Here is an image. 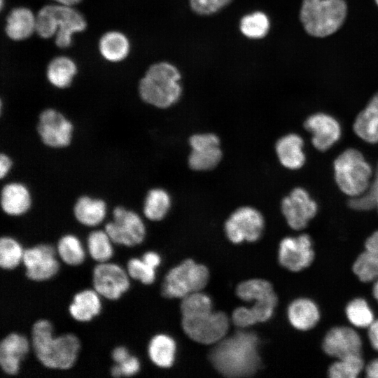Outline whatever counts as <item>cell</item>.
I'll return each mask as SVG.
<instances>
[{"label": "cell", "mask_w": 378, "mask_h": 378, "mask_svg": "<svg viewBox=\"0 0 378 378\" xmlns=\"http://www.w3.org/2000/svg\"><path fill=\"white\" fill-rule=\"evenodd\" d=\"M109 372L111 376L114 378H120L122 377L120 366L115 363H113V365L111 367Z\"/></svg>", "instance_id": "51"}, {"label": "cell", "mask_w": 378, "mask_h": 378, "mask_svg": "<svg viewBox=\"0 0 378 378\" xmlns=\"http://www.w3.org/2000/svg\"><path fill=\"white\" fill-rule=\"evenodd\" d=\"M232 0H190L192 10L199 15H210L220 10Z\"/></svg>", "instance_id": "42"}, {"label": "cell", "mask_w": 378, "mask_h": 378, "mask_svg": "<svg viewBox=\"0 0 378 378\" xmlns=\"http://www.w3.org/2000/svg\"><path fill=\"white\" fill-rule=\"evenodd\" d=\"M262 215L251 206H242L235 210L225 223V232L234 244L244 241H255L260 239L264 229Z\"/></svg>", "instance_id": "12"}, {"label": "cell", "mask_w": 378, "mask_h": 378, "mask_svg": "<svg viewBox=\"0 0 378 378\" xmlns=\"http://www.w3.org/2000/svg\"><path fill=\"white\" fill-rule=\"evenodd\" d=\"M211 298L200 291L192 293L182 298L181 312L183 317L193 316L212 311Z\"/></svg>", "instance_id": "39"}, {"label": "cell", "mask_w": 378, "mask_h": 378, "mask_svg": "<svg viewBox=\"0 0 378 378\" xmlns=\"http://www.w3.org/2000/svg\"><path fill=\"white\" fill-rule=\"evenodd\" d=\"M182 328L192 340L204 344H216L224 338L229 328V318L223 312H209L182 318Z\"/></svg>", "instance_id": "11"}, {"label": "cell", "mask_w": 378, "mask_h": 378, "mask_svg": "<svg viewBox=\"0 0 378 378\" xmlns=\"http://www.w3.org/2000/svg\"><path fill=\"white\" fill-rule=\"evenodd\" d=\"M192 150L188 157L189 167L195 171L214 169L222 158L220 140L213 133L195 134L190 137Z\"/></svg>", "instance_id": "16"}, {"label": "cell", "mask_w": 378, "mask_h": 378, "mask_svg": "<svg viewBox=\"0 0 378 378\" xmlns=\"http://www.w3.org/2000/svg\"><path fill=\"white\" fill-rule=\"evenodd\" d=\"M290 324L297 330L306 332L314 328L321 319V310L317 303L307 297L293 300L287 309Z\"/></svg>", "instance_id": "23"}, {"label": "cell", "mask_w": 378, "mask_h": 378, "mask_svg": "<svg viewBox=\"0 0 378 378\" xmlns=\"http://www.w3.org/2000/svg\"><path fill=\"white\" fill-rule=\"evenodd\" d=\"M363 196L372 207L374 205L378 206V173L372 187L370 188L369 191L364 193Z\"/></svg>", "instance_id": "48"}, {"label": "cell", "mask_w": 378, "mask_h": 378, "mask_svg": "<svg viewBox=\"0 0 378 378\" xmlns=\"http://www.w3.org/2000/svg\"><path fill=\"white\" fill-rule=\"evenodd\" d=\"M131 354L129 349L123 345L115 346L111 352V358L114 363L120 364L127 360Z\"/></svg>", "instance_id": "45"}, {"label": "cell", "mask_w": 378, "mask_h": 378, "mask_svg": "<svg viewBox=\"0 0 378 378\" xmlns=\"http://www.w3.org/2000/svg\"><path fill=\"white\" fill-rule=\"evenodd\" d=\"M104 229L115 245L132 248L140 245L146 234V225L141 216L122 205L112 211V220L106 223Z\"/></svg>", "instance_id": "7"}, {"label": "cell", "mask_w": 378, "mask_h": 378, "mask_svg": "<svg viewBox=\"0 0 378 378\" xmlns=\"http://www.w3.org/2000/svg\"><path fill=\"white\" fill-rule=\"evenodd\" d=\"M125 269L131 279L139 281L144 285H150L155 280V269L147 265L141 258L133 257L128 259Z\"/></svg>", "instance_id": "40"}, {"label": "cell", "mask_w": 378, "mask_h": 378, "mask_svg": "<svg viewBox=\"0 0 378 378\" xmlns=\"http://www.w3.org/2000/svg\"><path fill=\"white\" fill-rule=\"evenodd\" d=\"M13 167V161L11 157L6 153L0 154V178H5L11 172Z\"/></svg>", "instance_id": "46"}, {"label": "cell", "mask_w": 378, "mask_h": 378, "mask_svg": "<svg viewBox=\"0 0 378 378\" xmlns=\"http://www.w3.org/2000/svg\"><path fill=\"white\" fill-rule=\"evenodd\" d=\"M56 34L55 41L61 48L69 47L74 34L81 32L87 24L83 15L72 6L61 4L53 5Z\"/></svg>", "instance_id": "19"}, {"label": "cell", "mask_w": 378, "mask_h": 378, "mask_svg": "<svg viewBox=\"0 0 378 378\" xmlns=\"http://www.w3.org/2000/svg\"><path fill=\"white\" fill-rule=\"evenodd\" d=\"M36 32L43 38H49L56 34L52 5L41 8L36 15Z\"/></svg>", "instance_id": "41"}, {"label": "cell", "mask_w": 378, "mask_h": 378, "mask_svg": "<svg viewBox=\"0 0 378 378\" xmlns=\"http://www.w3.org/2000/svg\"><path fill=\"white\" fill-rule=\"evenodd\" d=\"M237 296L246 302L278 301L272 284L265 279H253L240 283L236 289Z\"/></svg>", "instance_id": "33"}, {"label": "cell", "mask_w": 378, "mask_h": 378, "mask_svg": "<svg viewBox=\"0 0 378 378\" xmlns=\"http://www.w3.org/2000/svg\"><path fill=\"white\" fill-rule=\"evenodd\" d=\"M108 213L106 202L100 197L82 195L75 201L73 216L81 225L97 227L106 219Z\"/></svg>", "instance_id": "22"}, {"label": "cell", "mask_w": 378, "mask_h": 378, "mask_svg": "<svg viewBox=\"0 0 378 378\" xmlns=\"http://www.w3.org/2000/svg\"><path fill=\"white\" fill-rule=\"evenodd\" d=\"M114 244L103 229L91 230L86 237V250L97 263L110 261L114 255Z\"/></svg>", "instance_id": "32"}, {"label": "cell", "mask_w": 378, "mask_h": 378, "mask_svg": "<svg viewBox=\"0 0 378 378\" xmlns=\"http://www.w3.org/2000/svg\"><path fill=\"white\" fill-rule=\"evenodd\" d=\"M24 248L15 237L4 235L0 237V267L11 271L22 264Z\"/></svg>", "instance_id": "37"}, {"label": "cell", "mask_w": 378, "mask_h": 378, "mask_svg": "<svg viewBox=\"0 0 378 378\" xmlns=\"http://www.w3.org/2000/svg\"><path fill=\"white\" fill-rule=\"evenodd\" d=\"M372 295L374 299L378 303V279L372 282Z\"/></svg>", "instance_id": "52"}, {"label": "cell", "mask_w": 378, "mask_h": 378, "mask_svg": "<svg viewBox=\"0 0 378 378\" xmlns=\"http://www.w3.org/2000/svg\"><path fill=\"white\" fill-rule=\"evenodd\" d=\"M5 29L11 40H24L36 32V15L28 8H15L7 16Z\"/></svg>", "instance_id": "26"}, {"label": "cell", "mask_w": 378, "mask_h": 378, "mask_svg": "<svg viewBox=\"0 0 378 378\" xmlns=\"http://www.w3.org/2000/svg\"><path fill=\"white\" fill-rule=\"evenodd\" d=\"M77 73L76 63L71 58L59 56L53 58L46 69V77L50 84L58 89L70 86Z\"/></svg>", "instance_id": "31"}, {"label": "cell", "mask_w": 378, "mask_h": 378, "mask_svg": "<svg viewBox=\"0 0 378 378\" xmlns=\"http://www.w3.org/2000/svg\"><path fill=\"white\" fill-rule=\"evenodd\" d=\"M232 320L233 323L239 328H246L257 323L251 309L245 307L235 309L232 315Z\"/></svg>", "instance_id": "43"}, {"label": "cell", "mask_w": 378, "mask_h": 378, "mask_svg": "<svg viewBox=\"0 0 378 378\" xmlns=\"http://www.w3.org/2000/svg\"><path fill=\"white\" fill-rule=\"evenodd\" d=\"M209 276L204 265L186 260L167 272L162 285V295L167 298H183L201 291L207 284Z\"/></svg>", "instance_id": "6"}, {"label": "cell", "mask_w": 378, "mask_h": 378, "mask_svg": "<svg viewBox=\"0 0 378 378\" xmlns=\"http://www.w3.org/2000/svg\"><path fill=\"white\" fill-rule=\"evenodd\" d=\"M364 372L368 378H378V357L366 363Z\"/></svg>", "instance_id": "50"}, {"label": "cell", "mask_w": 378, "mask_h": 378, "mask_svg": "<svg viewBox=\"0 0 378 378\" xmlns=\"http://www.w3.org/2000/svg\"><path fill=\"white\" fill-rule=\"evenodd\" d=\"M33 197L29 188L21 181L6 183L0 192L1 211L7 216L20 217L31 209Z\"/></svg>", "instance_id": "20"}, {"label": "cell", "mask_w": 378, "mask_h": 378, "mask_svg": "<svg viewBox=\"0 0 378 378\" xmlns=\"http://www.w3.org/2000/svg\"><path fill=\"white\" fill-rule=\"evenodd\" d=\"M344 314L349 324L356 329H367L376 318L368 302L361 297L349 301Z\"/></svg>", "instance_id": "35"}, {"label": "cell", "mask_w": 378, "mask_h": 378, "mask_svg": "<svg viewBox=\"0 0 378 378\" xmlns=\"http://www.w3.org/2000/svg\"><path fill=\"white\" fill-rule=\"evenodd\" d=\"M333 167L336 183L344 194L356 197L370 188L372 167L359 150H345L335 160Z\"/></svg>", "instance_id": "5"}, {"label": "cell", "mask_w": 378, "mask_h": 378, "mask_svg": "<svg viewBox=\"0 0 378 378\" xmlns=\"http://www.w3.org/2000/svg\"><path fill=\"white\" fill-rule=\"evenodd\" d=\"M181 74L168 62L150 66L139 84V94L146 104L159 108H168L179 99L182 88Z\"/></svg>", "instance_id": "3"}, {"label": "cell", "mask_w": 378, "mask_h": 378, "mask_svg": "<svg viewBox=\"0 0 378 378\" xmlns=\"http://www.w3.org/2000/svg\"><path fill=\"white\" fill-rule=\"evenodd\" d=\"M171 206L169 193L161 188L149 190L144 198L143 214L151 221H160L167 214Z\"/></svg>", "instance_id": "34"}, {"label": "cell", "mask_w": 378, "mask_h": 378, "mask_svg": "<svg viewBox=\"0 0 378 378\" xmlns=\"http://www.w3.org/2000/svg\"><path fill=\"white\" fill-rule=\"evenodd\" d=\"M304 128L312 134L314 146L325 151L335 144L341 136V127L332 116L317 113L309 116L304 122Z\"/></svg>", "instance_id": "18"}, {"label": "cell", "mask_w": 378, "mask_h": 378, "mask_svg": "<svg viewBox=\"0 0 378 378\" xmlns=\"http://www.w3.org/2000/svg\"><path fill=\"white\" fill-rule=\"evenodd\" d=\"M303 140L297 134H288L276 143L275 150L281 164L289 169H298L305 162Z\"/></svg>", "instance_id": "25"}, {"label": "cell", "mask_w": 378, "mask_h": 378, "mask_svg": "<svg viewBox=\"0 0 378 378\" xmlns=\"http://www.w3.org/2000/svg\"><path fill=\"white\" fill-rule=\"evenodd\" d=\"M352 272L363 283H372L378 279V230L364 242V249L354 260Z\"/></svg>", "instance_id": "21"}, {"label": "cell", "mask_w": 378, "mask_h": 378, "mask_svg": "<svg viewBox=\"0 0 378 378\" xmlns=\"http://www.w3.org/2000/svg\"><path fill=\"white\" fill-rule=\"evenodd\" d=\"M55 248L59 260L71 267L81 265L88 253L80 238L74 233L62 234L58 239Z\"/></svg>", "instance_id": "28"}, {"label": "cell", "mask_w": 378, "mask_h": 378, "mask_svg": "<svg viewBox=\"0 0 378 378\" xmlns=\"http://www.w3.org/2000/svg\"><path fill=\"white\" fill-rule=\"evenodd\" d=\"M375 1H376L377 4L378 5V0H375Z\"/></svg>", "instance_id": "54"}, {"label": "cell", "mask_w": 378, "mask_h": 378, "mask_svg": "<svg viewBox=\"0 0 378 378\" xmlns=\"http://www.w3.org/2000/svg\"><path fill=\"white\" fill-rule=\"evenodd\" d=\"M57 3L58 4L73 6L74 5L80 2V0H52Z\"/></svg>", "instance_id": "53"}, {"label": "cell", "mask_w": 378, "mask_h": 378, "mask_svg": "<svg viewBox=\"0 0 378 378\" xmlns=\"http://www.w3.org/2000/svg\"><path fill=\"white\" fill-rule=\"evenodd\" d=\"M122 371V377H131L137 374L141 370V362L134 355L131 356L120 364H118Z\"/></svg>", "instance_id": "44"}, {"label": "cell", "mask_w": 378, "mask_h": 378, "mask_svg": "<svg viewBox=\"0 0 378 378\" xmlns=\"http://www.w3.org/2000/svg\"><path fill=\"white\" fill-rule=\"evenodd\" d=\"M365 362L363 354H354L335 359L327 369L330 378H356L364 372Z\"/></svg>", "instance_id": "36"}, {"label": "cell", "mask_w": 378, "mask_h": 378, "mask_svg": "<svg viewBox=\"0 0 378 378\" xmlns=\"http://www.w3.org/2000/svg\"><path fill=\"white\" fill-rule=\"evenodd\" d=\"M270 29V20L262 12H255L243 17L240 21V30L248 38L264 37Z\"/></svg>", "instance_id": "38"}, {"label": "cell", "mask_w": 378, "mask_h": 378, "mask_svg": "<svg viewBox=\"0 0 378 378\" xmlns=\"http://www.w3.org/2000/svg\"><path fill=\"white\" fill-rule=\"evenodd\" d=\"M312 237L306 233L284 237L279 244L278 260L288 271L298 272L312 265L315 259Z\"/></svg>", "instance_id": "13"}, {"label": "cell", "mask_w": 378, "mask_h": 378, "mask_svg": "<svg viewBox=\"0 0 378 378\" xmlns=\"http://www.w3.org/2000/svg\"><path fill=\"white\" fill-rule=\"evenodd\" d=\"M353 126L355 133L363 140L378 142V92L358 114Z\"/></svg>", "instance_id": "27"}, {"label": "cell", "mask_w": 378, "mask_h": 378, "mask_svg": "<svg viewBox=\"0 0 378 378\" xmlns=\"http://www.w3.org/2000/svg\"><path fill=\"white\" fill-rule=\"evenodd\" d=\"M141 259L149 266L155 269L160 265L161 258L155 251H149L144 253Z\"/></svg>", "instance_id": "49"}, {"label": "cell", "mask_w": 378, "mask_h": 378, "mask_svg": "<svg viewBox=\"0 0 378 378\" xmlns=\"http://www.w3.org/2000/svg\"><path fill=\"white\" fill-rule=\"evenodd\" d=\"M36 132L41 141L46 147L62 149L71 144L74 125L60 111L47 108L41 111L38 115Z\"/></svg>", "instance_id": "8"}, {"label": "cell", "mask_w": 378, "mask_h": 378, "mask_svg": "<svg viewBox=\"0 0 378 378\" xmlns=\"http://www.w3.org/2000/svg\"><path fill=\"white\" fill-rule=\"evenodd\" d=\"M55 246L38 243L24 248L22 264L25 277L34 282H44L54 278L60 270Z\"/></svg>", "instance_id": "9"}, {"label": "cell", "mask_w": 378, "mask_h": 378, "mask_svg": "<svg viewBox=\"0 0 378 378\" xmlns=\"http://www.w3.org/2000/svg\"><path fill=\"white\" fill-rule=\"evenodd\" d=\"M102 299L92 288L80 290L73 295L68 313L77 322H90L101 314Z\"/></svg>", "instance_id": "24"}, {"label": "cell", "mask_w": 378, "mask_h": 378, "mask_svg": "<svg viewBox=\"0 0 378 378\" xmlns=\"http://www.w3.org/2000/svg\"><path fill=\"white\" fill-rule=\"evenodd\" d=\"M346 15L344 0H303L300 18L309 35L325 37L341 27Z\"/></svg>", "instance_id": "4"}, {"label": "cell", "mask_w": 378, "mask_h": 378, "mask_svg": "<svg viewBox=\"0 0 378 378\" xmlns=\"http://www.w3.org/2000/svg\"><path fill=\"white\" fill-rule=\"evenodd\" d=\"M367 335L371 347L378 351V318L367 328Z\"/></svg>", "instance_id": "47"}, {"label": "cell", "mask_w": 378, "mask_h": 378, "mask_svg": "<svg viewBox=\"0 0 378 378\" xmlns=\"http://www.w3.org/2000/svg\"><path fill=\"white\" fill-rule=\"evenodd\" d=\"M321 349L325 354L334 359L363 354V340L353 326H335L326 332Z\"/></svg>", "instance_id": "14"}, {"label": "cell", "mask_w": 378, "mask_h": 378, "mask_svg": "<svg viewBox=\"0 0 378 378\" xmlns=\"http://www.w3.org/2000/svg\"><path fill=\"white\" fill-rule=\"evenodd\" d=\"M281 208L288 225L295 230L305 228L318 211L316 202L302 188H294L285 197Z\"/></svg>", "instance_id": "15"}, {"label": "cell", "mask_w": 378, "mask_h": 378, "mask_svg": "<svg viewBox=\"0 0 378 378\" xmlns=\"http://www.w3.org/2000/svg\"><path fill=\"white\" fill-rule=\"evenodd\" d=\"M31 350L45 368L66 371L76 364L81 348L80 340L72 332L54 335V326L46 318L34 322L30 330Z\"/></svg>", "instance_id": "1"}, {"label": "cell", "mask_w": 378, "mask_h": 378, "mask_svg": "<svg viewBox=\"0 0 378 378\" xmlns=\"http://www.w3.org/2000/svg\"><path fill=\"white\" fill-rule=\"evenodd\" d=\"M148 358L157 367L167 368L174 361L176 343L166 334H157L149 341L147 348Z\"/></svg>", "instance_id": "29"}, {"label": "cell", "mask_w": 378, "mask_h": 378, "mask_svg": "<svg viewBox=\"0 0 378 378\" xmlns=\"http://www.w3.org/2000/svg\"><path fill=\"white\" fill-rule=\"evenodd\" d=\"M92 286L103 299L117 301L130 290L131 279L125 267L110 260L94 266Z\"/></svg>", "instance_id": "10"}, {"label": "cell", "mask_w": 378, "mask_h": 378, "mask_svg": "<svg viewBox=\"0 0 378 378\" xmlns=\"http://www.w3.org/2000/svg\"><path fill=\"white\" fill-rule=\"evenodd\" d=\"M259 339L252 332L238 331L216 343L209 354L216 370L228 377L253 374L261 365Z\"/></svg>", "instance_id": "2"}, {"label": "cell", "mask_w": 378, "mask_h": 378, "mask_svg": "<svg viewBox=\"0 0 378 378\" xmlns=\"http://www.w3.org/2000/svg\"><path fill=\"white\" fill-rule=\"evenodd\" d=\"M130 49L127 37L120 31H110L101 37L99 50L101 55L111 62H118L125 59Z\"/></svg>", "instance_id": "30"}, {"label": "cell", "mask_w": 378, "mask_h": 378, "mask_svg": "<svg viewBox=\"0 0 378 378\" xmlns=\"http://www.w3.org/2000/svg\"><path fill=\"white\" fill-rule=\"evenodd\" d=\"M31 350L30 340L24 335L10 332L0 342V368L8 376L18 374L21 363Z\"/></svg>", "instance_id": "17"}]
</instances>
